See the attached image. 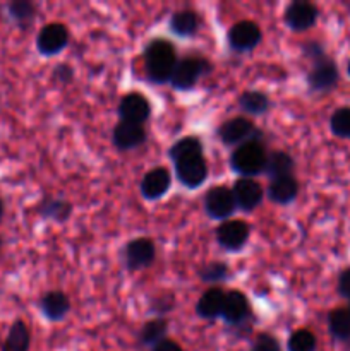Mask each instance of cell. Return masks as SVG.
Listing matches in <instances>:
<instances>
[{"instance_id":"cell-37","label":"cell","mask_w":350,"mask_h":351,"mask_svg":"<svg viewBox=\"0 0 350 351\" xmlns=\"http://www.w3.org/2000/svg\"><path fill=\"white\" fill-rule=\"evenodd\" d=\"M3 215H5V204H3V199L0 197V223H2Z\"/></svg>"},{"instance_id":"cell-40","label":"cell","mask_w":350,"mask_h":351,"mask_svg":"<svg viewBox=\"0 0 350 351\" xmlns=\"http://www.w3.org/2000/svg\"><path fill=\"white\" fill-rule=\"evenodd\" d=\"M349 312H350V307H349Z\"/></svg>"},{"instance_id":"cell-25","label":"cell","mask_w":350,"mask_h":351,"mask_svg":"<svg viewBox=\"0 0 350 351\" xmlns=\"http://www.w3.org/2000/svg\"><path fill=\"white\" fill-rule=\"evenodd\" d=\"M237 105L244 113L249 115H263L270 110L271 101L263 91H244L237 99Z\"/></svg>"},{"instance_id":"cell-21","label":"cell","mask_w":350,"mask_h":351,"mask_svg":"<svg viewBox=\"0 0 350 351\" xmlns=\"http://www.w3.org/2000/svg\"><path fill=\"white\" fill-rule=\"evenodd\" d=\"M31 332L24 321L17 319L10 324L0 351H30Z\"/></svg>"},{"instance_id":"cell-30","label":"cell","mask_w":350,"mask_h":351,"mask_svg":"<svg viewBox=\"0 0 350 351\" xmlns=\"http://www.w3.org/2000/svg\"><path fill=\"white\" fill-rule=\"evenodd\" d=\"M198 276H199V280L205 281V283L216 285V283H222V281L229 280L230 269L225 263L211 261V263H208V264H205L202 267H199Z\"/></svg>"},{"instance_id":"cell-15","label":"cell","mask_w":350,"mask_h":351,"mask_svg":"<svg viewBox=\"0 0 350 351\" xmlns=\"http://www.w3.org/2000/svg\"><path fill=\"white\" fill-rule=\"evenodd\" d=\"M232 192L237 208L246 213H253L263 202L264 197L263 187L254 178H239L233 184Z\"/></svg>"},{"instance_id":"cell-32","label":"cell","mask_w":350,"mask_h":351,"mask_svg":"<svg viewBox=\"0 0 350 351\" xmlns=\"http://www.w3.org/2000/svg\"><path fill=\"white\" fill-rule=\"evenodd\" d=\"M329 129L340 139H350V106H342L333 112Z\"/></svg>"},{"instance_id":"cell-27","label":"cell","mask_w":350,"mask_h":351,"mask_svg":"<svg viewBox=\"0 0 350 351\" xmlns=\"http://www.w3.org/2000/svg\"><path fill=\"white\" fill-rule=\"evenodd\" d=\"M167 331H168L167 319L163 317L151 319V321H148L146 324L141 328L139 343L143 346H151V348H153V346L158 345L161 339L167 338Z\"/></svg>"},{"instance_id":"cell-36","label":"cell","mask_w":350,"mask_h":351,"mask_svg":"<svg viewBox=\"0 0 350 351\" xmlns=\"http://www.w3.org/2000/svg\"><path fill=\"white\" fill-rule=\"evenodd\" d=\"M153 351H184V348L177 341H174V339L165 338L158 345L153 346Z\"/></svg>"},{"instance_id":"cell-23","label":"cell","mask_w":350,"mask_h":351,"mask_svg":"<svg viewBox=\"0 0 350 351\" xmlns=\"http://www.w3.org/2000/svg\"><path fill=\"white\" fill-rule=\"evenodd\" d=\"M294 170L295 161L287 151H273V153H268L264 173L270 177V180L280 177H290V175H294Z\"/></svg>"},{"instance_id":"cell-16","label":"cell","mask_w":350,"mask_h":351,"mask_svg":"<svg viewBox=\"0 0 350 351\" xmlns=\"http://www.w3.org/2000/svg\"><path fill=\"white\" fill-rule=\"evenodd\" d=\"M172 185V175L167 168H153L141 180V194L146 201H158L163 197Z\"/></svg>"},{"instance_id":"cell-34","label":"cell","mask_w":350,"mask_h":351,"mask_svg":"<svg viewBox=\"0 0 350 351\" xmlns=\"http://www.w3.org/2000/svg\"><path fill=\"white\" fill-rule=\"evenodd\" d=\"M54 79L60 84H69L74 79V69L67 64H58L54 71Z\"/></svg>"},{"instance_id":"cell-22","label":"cell","mask_w":350,"mask_h":351,"mask_svg":"<svg viewBox=\"0 0 350 351\" xmlns=\"http://www.w3.org/2000/svg\"><path fill=\"white\" fill-rule=\"evenodd\" d=\"M168 27L174 34L180 38H191L198 33L199 29V17L194 10L184 9L177 10L172 14L170 21H168Z\"/></svg>"},{"instance_id":"cell-11","label":"cell","mask_w":350,"mask_h":351,"mask_svg":"<svg viewBox=\"0 0 350 351\" xmlns=\"http://www.w3.org/2000/svg\"><path fill=\"white\" fill-rule=\"evenodd\" d=\"M319 10L314 3L305 0H294L283 12V21L292 31H307L316 24Z\"/></svg>"},{"instance_id":"cell-14","label":"cell","mask_w":350,"mask_h":351,"mask_svg":"<svg viewBox=\"0 0 350 351\" xmlns=\"http://www.w3.org/2000/svg\"><path fill=\"white\" fill-rule=\"evenodd\" d=\"M249 298L242 291H229L225 293V302L222 308V319L229 326H242L250 317Z\"/></svg>"},{"instance_id":"cell-33","label":"cell","mask_w":350,"mask_h":351,"mask_svg":"<svg viewBox=\"0 0 350 351\" xmlns=\"http://www.w3.org/2000/svg\"><path fill=\"white\" fill-rule=\"evenodd\" d=\"M250 351H281V346L280 341H278L273 335L261 332V335H257V338L254 339Z\"/></svg>"},{"instance_id":"cell-2","label":"cell","mask_w":350,"mask_h":351,"mask_svg":"<svg viewBox=\"0 0 350 351\" xmlns=\"http://www.w3.org/2000/svg\"><path fill=\"white\" fill-rule=\"evenodd\" d=\"M177 62L178 58L175 47L163 38H154L144 48V67H146L148 79L153 84L170 82Z\"/></svg>"},{"instance_id":"cell-4","label":"cell","mask_w":350,"mask_h":351,"mask_svg":"<svg viewBox=\"0 0 350 351\" xmlns=\"http://www.w3.org/2000/svg\"><path fill=\"white\" fill-rule=\"evenodd\" d=\"M211 64L205 57H185L177 62L170 77L172 88L177 91H189L198 84L202 75L211 72Z\"/></svg>"},{"instance_id":"cell-38","label":"cell","mask_w":350,"mask_h":351,"mask_svg":"<svg viewBox=\"0 0 350 351\" xmlns=\"http://www.w3.org/2000/svg\"><path fill=\"white\" fill-rule=\"evenodd\" d=\"M347 72H349V75H350V60H349V65H347Z\"/></svg>"},{"instance_id":"cell-17","label":"cell","mask_w":350,"mask_h":351,"mask_svg":"<svg viewBox=\"0 0 350 351\" xmlns=\"http://www.w3.org/2000/svg\"><path fill=\"white\" fill-rule=\"evenodd\" d=\"M146 130L144 125L139 123H130V122H122L119 120V123L113 129V144L119 151H130L136 149V147L143 146L146 143Z\"/></svg>"},{"instance_id":"cell-5","label":"cell","mask_w":350,"mask_h":351,"mask_svg":"<svg viewBox=\"0 0 350 351\" xmlns=\"http://www.w3.org/2000/svg\"><path fill=\"white\" fill-rule=\"evenodd\" d=\"M216 134L225 146L235 147L250 141H261V136H263V132L246 117H233V119L225 120L218 127Z\"/></svg>"},{"instance_id":"cell-18","label":"cell","mask_w":350,"mask_h":351,"mask_svg":"<svg viewBox=\"0 0 350 351\" xmlns=\"http://www.w3.org/2000/svg\"><path fill=\"white\" fill-rule=\"evenodd\" d=\"M38 305H40L41 314L51 322H58L62 319H65L69 311H71V300L60 290H51L48 293H45Z\"/></svg>"},{"instance_id":"cell-7","label":"cell","mask_w":350,"mask_h":351,"mask_svg":"<svg viewBox=\"0 0 350 351\" xmlns=\"http://www.w3.org/2000/svg\"><path fill=\"white\" fill-rule=\"evenodd\" d=\"M175 175L177 180L184 185L185 189H198L206 182L209 173L208 161L205 154H194V156L182 158L175 161Z\"/></svg>"},{"instance_id":"cell-10","label":"cell","mask_w":350,"mask_h":351,"mask_svg":"<svg viewBox=\"0 0 350 351\" xmlns=\"http://www.w3.org/2000/svg\"><path fill=\"white\" fill-rule=\"evenodd\" d=\"M156 257V247L151 239L139 237V239L130 240L124 249V261L129 271H139L144 267H150Z\"/></svg>"},{"instance_id":"cell-8","label":"cell","mask_w":350,"mask_h":351,"mask_svg":"<svg viewBox=\"0 0 350 351\" xmlns=\"http://www.w3.org/2000/svg\"><path fill=\"white\" fill-rule=\"evenodd\" d=\"M249 235V225L246 221H240V219H226L215 230L218 245L229 252H240L246 247Z\"/></svg>"},{"instance_id":"cell-35","label":"cell","mask_w":350,"mask_h":351,"mask_svg":"<svg viewBox=\"0 0 350 351\" xmlns=\"http://www.w3.org/2000/svg\"><path fill=\"white\" fill-rule=\"evenodd\" d=\"M338 293L342 295L343 298L350 300V267L349 269L342 271L338 278Z\"/></svg>"},{"instance_id":"cell-26","label":"cell","mask_w":350,"mask_h":351,"mask_svg":"<svg viewBox=\"0 0 350 351\" xmlns=\"http://www.w3.org/2000/svg\"><path fill=\"white\" fill-rule=\"evenodd\" d=\"M329 332L342 343H350V312L349 308H335L328 315Z\"/></svg>"},{"instance_id":"cell-39","label":"cell","mask_w":350,"mask_h":351,"mask_svg":"<svg viewBox=\"0 0 350 351\" xmlns=\"http://www.w3.org/2000/svg\"><path fill=\"white\" fill-rule=\"evenodd\" d=\"M0 249H2V237H0Z\"/></svg>"},{"instance_id":"cell-3","label":"cell","mask_w":350,"mask_h":351,"mask_svg":"<svg viewBox=\"0 0 350 351\" xmlns=\"http://www.w3.org/2000/svg\"><path fill=\"white\" fill-rule=\"evenodd\" d=\"M268 160V151L261 141L240 144L230 156V168L240 175V178H253L264 173Z\"/></svg>"},{"instance_id":"cell-6","label":"cell","mask_w":350,"mask_h":351,"mask_svg":"<svg viewBox=\"0 0 350 351\" xmlns=\"http://www.w3.org/2000/svg\"><path fill=\"white\" fill-rule=\"evenodd\" d=\"M202 206L209 218L220 219V221H226L237 209L232 189L223 187V185L209 189L202 199Z\"/></svg>"},{"instance_id":"cell-12","label":"cell","mask_w":350,"mask_h":351,"mask_svg":"<svg viewBox=\"0 0 350 351\" xmlns=\"http://www.w3.org/2000/svg\"><path fill=\"white\" fill-rule=\"evenodd\" d=\"M263 40L261 27L253 21H240L230 27L226 34L229 47L235 51H249L254 50Z\"/></svg>"},{"instance_id":"cell-24","label":"cell","mask_w":350,"mask_h":351,"mask_svg":"<svg viewBox=\"0 0 350 351\" xmlns=\"http://www.w3.org/2000/svg\"><path fill=\"white\" fill-rule=\"evenodd\" d=\"M38 213L45 219H54L57 223H64L71 218L72 204L69 201H64V199L48 197L38 206Z\"/></svg>"},{"instance_id":"cell-29","label":"cell","mask_w":350,"mask_h":351,"mask_svg":"<svg viewBox=\"0 0 350 351\" xmlns=\"http://www.w3.org/2000/svg\"><path fill=\"white\" fill-rule=\"evenodd\" d=\"M202 151H205V147H202L201 141L194 136H189V137H182V139H178L177 143L170 147L168 156H170V160L175 163V161L182 160V158L194 156V154H202Z\"/></svg>"},{"instance_id":"cell-1","label":"cell","mask_w":350,"mask_h":351,"mask_svg":"<svg viewBox=\"0 0 350 351\" xmlns=\"http://www.w3.org/2000/svg\"><path fill=\"white\" fill-rule=\"evenodd\" d=\"M302 53L312 62L311 69H309L307 75H305V82H307L309 89L314 93L331 91L338 84L340 79L336 62L326 55L325 48L318 41H307L302 47Z\"/></svg>"},{"instance_id":"cell-19","label":"cell","mask_w":350,"mask_h":351,"mask_svg":"<svg viewBox=\"0 0 350 351\" xmlns=\"http://www.w3.org/2000/svg\"><path fill=\"white\" fill-rule=\"evenodd\" d=\"M268 199L275 204L287 206L290 202H294L299 195V182L295 180L294 175L290 177H280L270 180L268 185Z\"/></svg>"},{"instance_id":"cell-20","label":"cell","mask_w":350,"mask_h":351,"mask_svg":"<svg viewBox=\"0 0 350 351\" xmlns=\"http://www.w3.org/2000/svg\"><path fill=\"white\" fill-rule=\"evenodd\" d=\"M223 302H225V291L220 290V288H209L196 304V314L201 319H208V321L222 317Z\"/></svg>"},{"instance_id":"cell-13","label":"cell","mask_w":350,"mask_h":351,"mask_svg":"<svg viewBox=\"0 0 350 351\" xmlns=\"http://www.w3.org/2000/svg\"><path fill=\"white\" fill-rule=\"evenodd\" d=\"M117 113H119L122 122L143 125L151 117V105L146 96H143L141 93H129V95L120 99L119 106H117Z\"/></svg>"},{"instance_id":"cell-28","label":"cell","mask_w":350,"mask_h":351,"mask_svg":"<svg viewBox=\"0 0 350 351\" xmlns=\"http://www.w3.org/2000/svg\"><path fill=\"white\" fill-rule=\"evenodd\" d=\"M7 16L17 24V26H27L36 16V5L31 0H12L5 5Z\"/></svg>"},{"instance_id":"cell-31","label":"cell","mask_w":350,"mask_h":351,"mask_svg":"<svg viewBox=\"0 0 350 351\" xmlns=\"http://www.w3.org/2000/svg\"><path fill=\"white\" fill-rule=\"evenodd\" d=\"M288 351H316L318 350V339L314 332L309 329H297L290 335L287 341Z\"/></svg>"},{"instance_id":"cell-9","label":"cell","mask_w":350,"mask_h":351,"mask_svg":"<svg viewBox=\"0 0 350 351\" xmlns=\"http://www.w3.org/2000/svg\"><path fill=\"white\" fill-rule=\"evenodd\" d=\"M69 40H71V34L65 24H45L36 36V48L43 57H51V55L60 53L69 45Z\"/></svg>"}]
</instances>
